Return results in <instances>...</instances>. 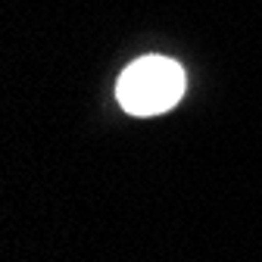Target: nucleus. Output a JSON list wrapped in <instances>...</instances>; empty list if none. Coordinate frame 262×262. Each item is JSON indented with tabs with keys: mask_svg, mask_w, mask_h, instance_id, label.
Here are the masks:
<instances>
[{
	"mask_svg": "<svg viewBox=\"0 0 262 262\" xmlns=\"http://www.w3.org/2000/svg\"><path fill=\"white\" fill-rule=\"evenodd\" d=\"M184 69L169 56H141L116 81L119 106L128 116H159L169 113L184 97Z\"/></svg>",
	"mask_w": 262,
	"mask_h": 262,
	"instance_id": "f257e3e1",
	"label": "nucleus"
}]
</instances>
